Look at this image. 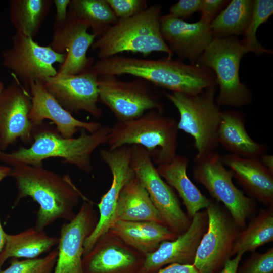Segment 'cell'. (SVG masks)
Listing matches in <instances>:
<instances>
[{
  "label": "cell",
  "instance_id": "obj_1",
  "mask_svg": "<svg viewBox=\"0 0 273 273\" xmlns=\"http://www.w3.org/2000/svg\"><path fill=\"white\" fill-rule=\"evenodd\" d=\"M92 68L98 76L130 75L144 79L155 87L190 95L217 85L215 75L211 69L167 56L152 59L116 55L97 60Z\"/></svg>",
  "mask_w": 273,
  "mask_h": 273
},
{
  "label": "cell",
  "instance_id": "obj_2",
  "mask_svg": "<svg viewBox=\"0 0 273 273\" xmlns=\"http://www.w3.org/2000/svg\"><path fill=\"white\" fill-rule=\"evenodd\" d=\"M8 176L15 180L17 189L15 205L26 197L39 205L34 226L38 231L58 220L71 221L79 200L87 198L68 175H60L43 166H13Z\"/></svg>",
  "mask_w": 273,
  "mask_h": 273
},
{
  "label": "cell",
  "instance_id": "obj_3",
  "mask_svg": "<svg viewBox=\"0 0 273 273\" xmlns=\"http://www.w3.org/2000/svg\"><path fill=\"white\" fill-rule=\"evenodd\" d=\"M36 128L29 147H22L10 153L0 150V161L12 167L20 165L40 167L43 166L45 159L60 157L63 158V162L90 173L92 155L98 147L108 142L111 131V127L102 126L94 133H87L82 129L77 138H65L51 128L42 126Z\"/></svg>",
  "mask_w": 273,
  "mask_h": 273
},
{
  "label": "cell",
  "instance_id": "obj_4",
  "mask_svg": "<svg viewBox=\"0 0 273 273\" xmlns=\"http://www.w3.org/2000/svg\"><path fill=\"white\" fill-rule=\"evenodd\" d=\"M161 12L162 6L155 4L133 16L118 19L92 46L99 59L125 52L140 53L144 56L160 52L171 58L173 53L163 40L160 31Z\"/></svg>",
  "mask_w": 273,
  "mask_h": 273
},
{
  "label": "cell",
  "instance_id": "obj_5",
  "mask_svg": "<svg viewBox=\"0 0 273 273\" xmlns=\"http://www.w3.org/2000/svg\"><path fill=\"white\" fill-rule=\"evenodd\" d=\"M152 110L136 119L117 122L111 127L108 148L140 145L157 166L169 163L177 155L179 130L174 118Z\"/></svg>",
  "mask_w": 273,
  "mask_h": 273
},
{
  "label": "cell",
  "instance_id": "obj_6",
  "mask_svg": "<svg viewBox=\"0 0 273 273\" xmlns=\"http://www.w3.org/2000/svg\"><path fill=\"white\" fill-rule=\"evenodd\" d=\"M216 86L211 87L194 95L163 92L179 113L178 130L193 138L197 158L216 151L219 146L217 134L222 110L216 101Z\"/></svg>",
  "mask_w": 273,
  "mask_h": 273
},
{
  "label": "cell",
  "instance_id": "obj_7",
  "mask_svg": "<svg viewBox=\"0 0 273 273\" xmlns=\"http://www.w3.org/2000/svg\"><path fill=\"white\" fill-rule=\"evenodd\" d=\"M247 52L235 36L213 38L197 63L211 69L216 76L219 106L240 108L251 104L252 94L239 77L241 60Z\"/></svg>",
  "mask_w": 273,
  "mask_h": 273
},
{
  "label": "cell",
  "instance_id": "obj_8",
  "mask_svg": "<svg viewBox=\"0 0 273 273\" xmlns=\"http://www.w3.org/2000/svg\"><path fill=\"white\" fill-rule=\"evenodd\" d=\"M193 174L212 199L223 204L239 229H244L254 209V199L234 185L233 172L223 164L221 155L215 151L200 158L195 157Z\"/></svg>",
  "mask_w": 273,
  "mask_h": 273
},
{
  "label": "cell",
  "instance_id": "obj_9",
  "mask_svg": "<svg viewBox=\"0 0 273 273\" xmlns=\"http://www.w3.org/2000/svg\"><path fill=\"white\" fill-rule=\"evenodd\" d=\"M123 81L116 76H98L99 98L113 113L117 122L131 120L146 112H164V106L155 86L137 78Z\"/></svg>",
  "mask_w": 273,
  "mask_h": 273
},
{
  "label": "cell",
  "instance_id": "obj_10",
  "mask_svg": "<svg viewBox=\"0 0 273 273\" xmlns=\"http://www.w3.org/2000/svg\"><path fill=\"white\" fill-rule=\"evenodd\" d=\"M130 166L147 192L164 224L178 236L189 227L191 219L182 210L172 188L158 173L149 152L131 145Z\"/></svg>",
  "mask_w": 273,
  "mask_h": 273
},
{
  "label": "cell",
  "instance_id": "obj_11",
  "mask_svg": "<svg viewBox=\"0 0 273 273\" xmlns=\"http://www.w3.org/2000/svg\"><path fill=\"white\" fill-rule=\"evenodd\" d=\"M205 208L207 229L197 248L193 265L200 273H218L232 256V250L240 231L220 202L211 198Z\"/></svg>",
  "mask_w": 273,
  "mask_h": 273
},
{
  "label": "cell",
  "instance_id": "obj_12",
  "mask_svg": "<svg viewBox=\"0 0 273 273\" xmlns=\"http://www.w3.org/2000/svg\"><path fill=\"white\" fill-rule=\"evenodd\" d=\"M2 55L3 65L12 71L14 76L28 92L32 82L56 75L58 72L53 65H62L66 55L16 32L12 37V47L3 51Z\"/></svg>",
  "mask_w": 273,
  "mask_h": 273
},
{
  "label": "cell",
  "instance_id": "obj_13",
  "mask_svg": "<svg viewBox=\"0 0 273 273\" xmlns=\"http://www.w3.org/2000/svg\"><path fill=\"white\" fill-rule=\"evenodd\" d=\"M99 154L102 161L109 167L112 180L109 190L102 196L97 205L100 216L94 231L84 241L83 255L110 230L113 223L120 193L125 184L135 176L130 166L131 146L124 145L114 149H102L99 151Z\"/></svg>",
  "mask_w": 273,
  "mask_h": 273
},
{
  "label": "cell",
  "instance_id": "obj_14",
  "mask_svg": "<svg viewBox=\"0 0 273 273\" xmlns=\"http://www.w3.org/2000/svg\"><path fill=\"white\" fill-rule=\"evenodd\" d=\"M42 82L48 92L70 113L84 111L96 119L102 117V110L98 106V76L92 68L76 75L57 72Z\"/></svg>",
  "mask_w": 273,
  "mask_h": 273
},
{
  "label": "cell",
  "instance_id": "obj_15",
  "mask_svg": "<svg viewBox=\"0 0 273 273\" xmlns=\"http://www.w3.org/2000/svg\"><path fill=\"white\" fill-rule=\"evenodd\" d=\"M94 205L88 198L83 200L74 218L62 225L57 248L58 256L53 273H84V243L94 231L99 219Z\"/></svg>",
  "mask_w": 273,
  "mask_h": 273
},
{
  "label": "cell",
  "instance_id": "obj_16",
  "mask_svg": "<svg viewBox=\"0 0 273 273\" xmlns=\"http://www.w3.org/2000/svg\"><path fill=\"white\" fill-rule=\"evenodd\" d=\"M30 94L14 76L0 95V150H5L19 138L30 144L35 127L29 119Z\"/></svg>",
  "mask_w": 273,
  "mask_h": 273
},
{
  "label": "cell",
  "instance_id": "obj_17",
  "mask_svg": "<svg viewBox=\"0 0 273 273\" xmlns=\"http://www.w3.org/2000/svg\"><path fill=\"white\" fill-rule=\"evenodd\" d=\"M145 256L109 230L82 257L84 273H141Z\"/></svg>",
  "mask_w": 273,
  "mask_h": 273
},
{
  "label": "cell",
  "instance_id": "obj_18",
  "mask_svg": "<svg viewBox=\"0 0 273 273\" xmlns=\"http://www.w3.org/2000/svg\"><path fill=\"white\" fill-rule=\"evenodd\" d=\"M207 225L206 211L196 213L185 232L173 240L162 242L154 252L145 256L141 273H155L164 266L172 263L193 264Z\"/></svg>",
  "mask_w": 273,
  "mask_h": 273
},
{
  "label": "cell",
  "instance_id": "obj_19",
  "mask_svg": "<svg viewBox=\"0 0 273 273\" xmlns=\"http://www.w3.org/2000/svg\"><path fill=\"white\" fill-rule=\"evenodd\" d=\"M88 27L68 15L65 23L54 29L50 47L59 53H66L63 63L58 73L62 75H76L89 69L94 62L87 56L89 47L97 36L88 32Z\"/></svg>",
  "mask_w": 273,
  "mask_h": 273
},
{
  "label": "cell",
  "instance_id": "obj_20",
  "mask_svg": "<svg viewBox=\"0 0 273 273\" xmlns=\"http://www.w3.org/2000/svg\"><path fill=\"white\" fill-rule=\"evenodd\" d=\"M160 31L168 48L179 59L197 63L213 39L210 25L200 20L189 23L167 14L160 18Z\"/></svg>",
  "mask_w": 273,
  "mask_h": 273
},
{
  "label": "cell",
  "instance_id": "obj_21",
  "mask_svg": "<svg viewBox=\"0 0 273 273\" xmlns=\"http://www.w3.org/2000/svg\"><path fill=\"white\" fill-rule=\"evenodd\" d=\"M29 93L32 107L28 117L35 127L42 124L44 119H49L55 124L56 131L62 136L72 138L79 130L83 129L92 133L103 126L98 122L83 121L74 118L48 92L41 81L32 82Z\"/></svg>",
  "mask_w": 273,
  "mask_h": 273
},
{
  "label": "cell",
  "instance_id": "obj_22",
  "mask_svg": "<svg viewBox=\"0 0 273 273\" xmlns=\"http://www.w3.org/2000/svg\"><path fill=\"white\" fill-rule=\"evenodd\" d=\"M221 160L250 198L273 207V172L261 163L259 158L228 153L221 155Z\"/></svg>",
  "mask_w": 273,
  "mask_h": 273
},
{
  "label": "cell",
  "instance_id": "obj_23",
  "mask_svg": "<svg viewBox=\"0 0 273 273\" xmlns=\"http://www.w3.org/2000/svg\"><path fill=\"white\" fill-rule=\"evenodd\" d=\"M245 123L243 113L233 110L222 111L217 134L219 145L231 154L259 158L266 153L268 146L253 140L246 130Z\"/></svg>",
  "mask_w": 273,
  "mask_h": 273
},
{
  "label": "cell",
  "instance_id": "obj_24",
  "mask_svg": "<svg viewBox=\"0 0 273 273\" xmlns=\"http://www.w3.org/2000/svg\"><path fill=\"white\" fill-rule=\"evenodd\" d=\"M110 230L145 256L154 252L162 242L177 237L164 224L152 221L118 220Z\"/></svg>",
  "mask_w": 273,
  "mask_h": 273
},
{
  "label": "cell",
  "instance_id": "obj_25",
  "mask_svg": "<svg viewBox=\"0 0 273 273\" xmlns=\"http://www.w3.org/2000/svg\"><path fill=\"white\" fill-rule=\"evenodd\" d=\"M189 159L185 155H176L169 163L156 167L160 176L174 188L182 199L187 212L192 219L200 210L206 208L211 202L189 179L187 169Z\"/></svg>",
  "mask_w": 273,
  "mask_h": 273
},
{
  "label": "cell",
  "instance_id": "obj_26",
  "mask_svg": "<svg viewBox=\"0 0 273 273\" xmlns=\"http://www.w3.org/2000/svg\"><path fill=\"white\" fill-rule=\"evenodd\" d=\"M118 220L152 221L164 224L147 192L136 176L125 184L120 193L113 223Z\"/></svg>",
  "mask_w": 273,
  "mask_h": 273
},
{
  "label": "cell",
  "instance_id": "obj_27",
  "mask_svg": "<svg viewBox=\"0 0 273 273\" xmlns=\"http://www.w3.org/2000/svg\"><path fill=\"white\" fill-rule=\"evenodd\" d=\"M58 242L59 238L50 237L35 228L16 234L6 233L5 245L0 252V269L9 258H35L49 252Z\"/></svg>",
  "mask_w": 273,
  "mask_h": 273
},
{
  "label": "cell",
  "instance_id": "obj_28",
  "mask_svg": "<svg viewBox=\"0 0 273 273\" xmlns=\"http://www.w3.org/2000/svg\"><path fill=\"white\" fill-rule=\"evenodd\" d=\"M52 0H12L10 19L16 33L34 38L50 11Z\"/></svg>",
  "mask_w": 273,
  "mask_h": 273
},
{
  "label": "cell",
  "instance_id": "obj_29",
  "mask_svg": "<svg viewBox=\"0 0 273 273\" xmlns=\"http://www.w3.org/2000/svg\"><path fill=\"white\" fill-rule=\"evenodd\" d=\"M68 15L90 28L97 37L118 20L106 0H70Z\"/></svg>",
  "mask_w": 273,
  "mask_h": 273
},
{
  "label": "cell",
  "instance_id": "obj_30",
  "mask_svg": "<svg viewBox=\"0 0 273 273\" xmlns=\"http://www.w3.org/2000/svg\"><path fill=\"white\" fill-rule=\"evenodd\" d=\"M253 1L232 0L211 22L210 27L214 38L243 34L250 22Z\"/></svg>",
  "mask_w": 273,
  "mask_h": 273
},
{
  "label": "cell",
  "instance_id": "obj_31",
  "mask_svg": "<svg viewBox=\"0 0 273 273\" xmlns=\"http://www.w3.org/2000/svg\"><path fill=\"white\" fill-rule=\"evenodd\" d=\"M273 241V207L261 210L247 226L240 231L232 255L238 252H254Z\"/></svg>",
  "mask_w": 273,
  "mask_h": 273
},
{
  "label": "cell",
  "instance_id": "obj_32",
  "mask_svg": "<svg viewBox=\"0 0 273 273\" xmlns=\"http://www.w3.org/2000/svg\"><path fill=\"white\" fill-rule=\"evenodd\" d=\"M273 13V1H253L252 16L248 26L243 33L241 40L247 53L253 52L256 55L272 53L271 50L263 48L257 40L256 32L259 26L265 23Z\"/></svg>",
  "mask_w": 273,
  "mask_h": 273
},
{
  "label": "cell",
  "instance_id": "obj_33",
  "mask_svg": "<svg viewBox=\"0 0 273 273\" xmlns=\"http://www.w3.org/2000/svg\"><path fill=\"white\" fill-rule=\"evenodd\" d=\"M57 256L56 248L43 257L22 260L12 258L9 266L5 269L1 268L0 273H53Z\"/></svg>",
  "mask_w": 273,
  "mask_h": 273
},
{
  "label": "cell",
  "instance_id": "obj_34",
  "mask_svg": "<svg viewBox=\"0 0 273 273\" xmlns=\"http://www.w3.org/2000/svg\"><path fill=\"white\" fill-rule=\"evenodd\" d=\"M237 273H273V247L263 253L253 252Z\"/></svg>",
  "mask_w": 273,
  "mask_h": 273
},
{
  "label": "cell",
  "instance_id": "obj_35",
  "mask_svg": "<svg viewBox=\"0 0 273 273\" xmlns=\"http://www.w3.org/2000/svg\"><path fill=\"white\" fill-rule=\"evenodd\" d=\"M118 19L133 16L147 8L145 0H106Z\"/></svg>",
  "mask_w": 273,
  "mask_h": 273
},
{
  "label": "cell",
  "instance_id": "obj_36",
  "mask_svg": "<svg viewBox=\"0 0 273 273\" xmlns=\"http://www.w3.org/2000/svg\"><path fill=\"white\" fill-rule=\"evenodd\" d=\"M202 2V0H180L170 7L168 14L183 20L200 11Z\"/></svg>",
  "mask_w": 273,
  "mask_h": 273
},
{
  "label": "cell",
  "instance_id": "obj_37",
  "mask_svg": "<svg viewBox=\"0 0 273 273\" xmlns=\"http://www.w3.org/2000/svg\"><path fill=\"white\" fill-rule=\"evenodd\" d=\"M225 0H202L200 20L210 25L218 12L228 3Z\"/></svg>",
  "mask_w": 273,
  "mask_h": 273
},
{
  "label": "cell",
  "instance_id": "obj_38",
  "mask_svg": "<svg viewBox=\"0 0 273 273\" xmlns=\"http://www.w3.org/2000/svg\"><path fill=\"white\" fill-rule=\"evenodd\" d=\"M70 0H54L53 3L56 7V16L54 29L62 26L66 22L68 16V6Z\"/></svg>",
  "mask_w": 273,
  "mask_h": 273
},
{
  "label": "cell",
  "instance_id": "obj_39",
  "mask_svg": "<svg viewBox=\"0 0 273 273\" xmlns=\"http://www.w3.org/2000/svg\"><path fill=\"white\" fill-rule=\"evenodd\" d=\"M155 273H200L193 264L172 263L162 267Z\"/></svg>",
  "mask_w": 273,
  "mask_h": 273
},
{
  "label": "cell",
  "instance_id": "obj_40",
  "mask_svg": "<svg viewBox=\"0 0 273 273\" xmlns=\"http://www.w3.org/2000/svg\"><path fill=\"white\" fill-rule=\"evenodd\" d=\"M244 253L238 252L233 258L229 259L218 273H237L239 263Z\"/></svg>",
  "mask_w": 273,
  "mask_h": 273
},
{
  "label": "cell",
  "instance_id": "obj_41",
  "mask_svg": "<svg viewBox=\"0 0 273 273\" xmlns=\"http://www.w3.org/2000/svg\"><path fill=\"white\" fill-rule=\"evenodd\" d=\"M261 163L267 169L273 172V156L266 153L259 158Z\"/></svg>",
  "mask_w": 273,
  "mask_h": 273
},
{
  "label": "cell",
  "instance_id": "obj_42",
  "mask_svg": "<svg viewBox=\"0 0 273 273\" xmlns=\"http://www.w3.org/2000/svg\"><path fill=\"white\" fill-rule=\"evenodd\" d=\"M11 167L0 165V181L9 176Z\"/></svg>",
  "mask_w": 273,
  "mask_h": 273
},
{
  "label": "cell",
  "instance_id": "obj_43",
  "mask_svg": "<svg viewBox=\"0 0 273 273\" xmlns=\"http://www.w3.org/2000/svg\"><path fill=\"white\" fill-rule=\"evenodd\" d=\"M4 88H5V87H4V84H3V82L0 81V95H1L2 92H3Z\"/></svg>",
  "mask_w": 273,
  "mask_h": 273
}]
</instances>
